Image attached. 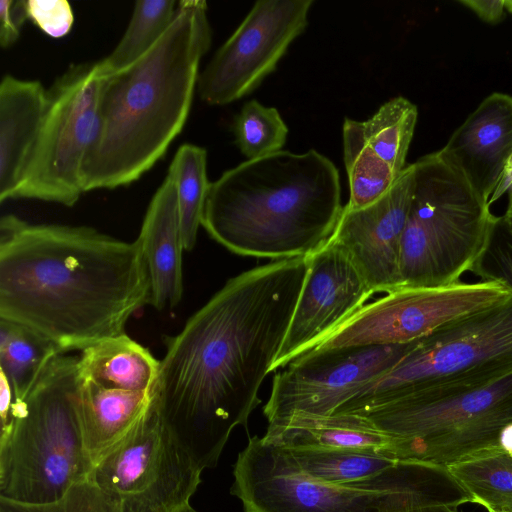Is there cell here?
Here are the masks:
<instances>
[{
  "label": "cell",
  "mask_w": 512,
  "mask_h": 512,
  "mask_svg": "<svg viewBox=\"0 0 512 512\" xmlns=\"http://www.w3.org/2000/svg\"><path fill=\"white\" fill-rule=\"evenodd\" d=\"M308 257L274 260L229 279L176 336L155 386L160 416L195 465L215 467L233 429L261 403L287 333Z\"/></svg>",
  "instance_id": "6da1fadb"
},
{
  "label": "cell",
  "mask_w": 512,
  "mask_h": 512,
  "mask_svg": "<svg viewBox=\"0 0 512 512\" xmlns=\"http://www.w3.org/2000/svg\"><path fill=\"white\" fill-rule=\"evenodd\" d=\"M140 242L87 226L0 220V319L27 326L62 353L125 334L150 304Z\"/></svg>",
  "instance_id": "7a4b0ae2"
},
{
  "label": "cell",
  "mask_w": 512,
  "mask_h": 512,
  "mask_svg": "<svg viewBox=\"0 0 512 512\" xmlns=\"http://www.w3.org/2000/svg\"><path fill=\"white\" fill-rule=\"evenodd\" d=\"M204 0H181L170 26L140 59L102 78L100 131L83 168L84 192L137 181L159 161L190 113L212 30Z\"/></svg>",
  "instance_id": "3957f363"
},
{
  "label": "cell",
  "mask_w": 512,
  "mask_h": 512,
  "mask_svg": "<svg viewBox=\"0 0 512 512\" xmlns=\"http://www.w3.org/2000/svg\"><path fill=\"white\" fill-rule=\"evenodd\" d=\"M339 174L316 150L246 160L210 183L201 226L242 256L309 257L331 238L343 211Z\"/></svg>",
  "instance_id": "277c9868"
},
{
  "label": "cell",
  "mask_w": 512,
  "mask_h": 512,
  "mask_svg": "<svg viewBox=\"0 0 512 512\" xmlns=\"http://www.w3.org/2000/svg\"><path fill=\"white\" fill-rule=\"evenodd\" d=\"M78 358L58 354L27 395L13 400L0 435V498L48 503L88 479L93 463L76 411Z\"/></svg>",
  "instance_id": "5b68a950"
},
{
  "label": "cell",
  "mask_w": 512,
  "mask_h": 512,
  "mask_svg": "<svg viewBox=\"0 0 512 512\" xmlns=\"http://www.w3.org/2000/svg\"><path fill=\"white\" fill-rule=\"evenodd\" d=\"M412 165L413 193L400 250L401 288L455 284L472 268L499 217L441 149Z\"/></svg>",
  "instance_id": "8992f818"
},
{
  "label": "cell",
  "mask_w": 512,
  "mask_h": 512,
  "mask_svg": "<svg viewBox=\"0 0 512 512\" xmlns=\"http://www.w3.org/2000/svg\"><path fill=\"white\" fill-rule=\"evenodd\" d=\"M512 372V292L423 338L384 376L333 414L355 413L416 393H444Z\"/></svg>",
  "instance_id": "52a82bcc"
},
{
  "label": "cell",
  "mask_w": 512,
  "mask_h": 512,
  "mask_svg": "<svg viewBox=\"0 0 512 512\" xmlns=\"http://www.w3.org/2000/svg\"><path fill=\"white\" fill-rule=\"evenodd\" d=\"M394 438L393 457L449 467L499 447L512 424V372L444 393L416 392L355 412Z\"/></svg>",
  "instance_id": "ba28073f"
},
{
  "label": "cell",
  "mask_w": 512,
  "mask_h": 512,
  "mask_svg": "<svg viewBox=\"0 0 512 512\" xmlns=\"http://www.w3.org/2000/svg\"><path fill=\"white\" fill-rule=\"evenodd\" d=\"M101 80L97 62L70 65L48 88L43 125L12 199L74 206L83 189V168L100 131Z\"/></svg>",
  "instance_id": "9c48e42d"
},
{
  "label": "cell",
  "mask_w": 512,
  "mask_h": 512,
  "mask_svg": "<svg viewBox=\"0 0 512 512\" xmlns=\"http://www.w3.org/2000/svg\"><path fill=\"white\" fill-rule=\"evenodd\" d=\"M201 470L165 426L155 390L135 426L92 469V479L121 512H173L189 503Z\"/></svg>",
  "instance_id": "30bf717a"
},
{
  "label": "cell",
  "mask_w": 512,
  "mask_h": 512,
  "mask_svg": "<svg viewBox=\"0 0 512 512\" xmlns=\"http://www.w3.org/2000/svg\"><path fill=\"white\" fill-rule=\"evenodd\" d=\"M416 341L310 350L274 375L263 407L268 423L327 416L389 372Z\"/></svg>",
  "instance_id": "8fae6325"
},
{
  "label": "cell",
  "mask_w": 512,
  "mask_h": 512,
  "mask_svg": "<svg viewBox=\"0 0 512 512\" xmlns=\"http://www.w3.org/2000/svg\"><path fill=\"white\" fill-rule=\"evenodd\" d=\"M510 293L504 286L487 281H459L436 288H400L367 303L310 350L410 343Z\"/></svg>",
  "instance_id": "7c38bea8"
},
{
  "label": "cell",
  "mask_w": 512,
  "mask_h": 512,
  "mask_svg": "<svg viewBox=\"0 0 512 512\" xmlns=\"http://www.w3.org/2000/svg\"><path fill=\"white\" fill-rule=\"evenodd\" d=\"M313 0H259L200 73L197 89L210 105L251 93L305 30Z\"/></svg>",
  "instance_id": "4fadbf2b"
},
{
  "label": "cell",
  "mask_w": 512,
  "mask_h": 512,
  "mask_svg": "<svg viewBox=\"0 0 512 512\" xmlns=\"http://www.w3.org/2000/svg\"><path fill=\"white\" fill-rule=\"evenodd\" d=\"M231 494L244 512H381L384 492L320 482L286 450L254 436L233 468Z\"/></svg>",
  "instance_id": "5bb4252c"
},
{
  "label": "cell",
  "mask_w": 512,
  "mask_h": 512,
  "mask_svg": "<svg viewBox=\"0 0 512 512\" xmlns=\"http://www.w3.org/2000/svg\"><path fill=\"white\" fill-rule=\"evenodd\" d=\"M308 258L307 275L271 372L315 347L374 295L348 256L330 242Z\"/></svg>",
  "instance_id": "9a60e30c"
},
{
  "label": "cell",
  "mask_w": 512,
  "mask_h": 512,
  "mask_svg": "<svg viewBox=\"0 0 512 512\" xmlns=\"http://www.w3.org/2000/svg\"><path fill=\"white\" fill-rule=\"evenodd\" d=\"M413 185L410 164L374 203L355 210L344 207L328 241L348 256L374 294L401 288V241Z\"/></svg>",
  "instance_id": "2e32d148"
},
{
  "label": "cell",
  "mask_w": 512,
  "mask_h": 512,
  "mask_svg": "<svg viewBox=\"0 0 512 512\" xmlns=\"http://www.w3.org/2000/svg\"><path fill=\"white\" fill-rule=\"evenodd\" d=\"M486 202L512 158V96H487L441 149Z\"/></svg>",
  "instance_id": "e0dca14e"
},
{
  "label": "cell",
  "mask_w": 512,
  "mask_h": 512,
  "mask_svg": "<svg viewBox=\"0 0 512 512\" xmlns=\"http://www.w3.org/2000/svg\"><path fill=\"white\" fill-rule=\"evenodd\" d=\"M48 106L38 80L6 74L0 83V202L12 199L37 143Z\"/></svg>",
  "instance_id": "ac0fdd59"
},
{
  "label": "cell",
  "mask_w": 512,
  "mask_h": 512,
  "mask_svg": "<svg viewBox=\"0 0 512 512\" xmlns=\"http://www.w3.org/2000/svg\"><path fill=\"white\" fill-rule=\"evenodd\" d=\"M137 239L150 276V305L159 311L174 308L183 295L184 246L176 187L170 174L154 193Z\"/></svg>",
  "instance_id": "d6986e66"
},
{
  "label": "cell",
  "mask_w": 512,
  "mask_h": 512,
  "mask_svg": "<svg viewBox=\"0 0 512 512\" xmlns=\"http://www.w3.org/2000/svg\"><path fill=\"white\" fill-rule=\"evenodd\" d=\"M154 390L155 387L146 392L107 388L79 377L76 411L84 448L93 466L135 426L147 410Z\"/></svg>",
  "instance_id": "ffe728a7"
},
{
  "label": "cell",
  "mask_w": 512,
  "mask_h": 512,
  "mask_svg": "<svg viewBox=\"0 0 512 512\" xmlns=\"http://www.w3.org/2000/svg\"><path fill=\"white\" fill-rule=\"evenodd\" d=\"M268 424L263 437L283 448L348 449L394 458V438L361 414L293 415Z\"/></svg>",
  "instance_id": "44dd1931"
},
{
  "label": "cell",
  "mask_w": 512,
  "mask_h": 512,
  "mask_svg": "<svg viewBox=\"0 0 512 512\" xmlns=\"http://www.w3.org/2000/svg\"><path fill=\"white\" fill-rule=\"evenodd\" d=\"M79 377L107 388L151 391L160 361L126 334L103 339L85 348L78 358Z\"/></svg>",
  "instance_id": "7402d4cb"
},
{
  "label": "cell",
  "mask_w": 512,
  "mask_h": 512,
  "mask_svg": "<svg viewBox=\"0 0 512 512\" xmlns=\"http://www.w3.org/2000/svg\"><path fill=\"white\" fill-rule=\"evenodd\" d=\"M417 117L416 105L404 97H394L367 120L345 119L343 135L358 142L372 156L400 174L406 167Z\"/></svg>",
  "instance_id": "603a6c76"
},
{
  "label": "cell",
  "mask_w": 512,
  "mask_h": 512,
  "mask_svg": "<svg viewBox=\"0 0 512 512\" xmlns=\"http://www.w3.org/2000/svg\"><path fill=\"white\" fill-rule=\"evenodd\" d=\"M61 350L41 333L18 323L0 319V372L22 400L48 362Z\"/></svg>",
  "instance_id": "cb8c5ba5"
},
{
  "label": "cell",
  "mask_w": 512,
  "mask_h": 512,
  "mask_svg": "<svg viewBox=\"0 0 512 512\" xmlns=\"http://www.w3.org/2000/svg\"><path fill=\"white\" fill-rule=\"evenodd\" d=\"M473 503L488 512H512V454L485 450L448 467Z\"/></svg>",
  "instance_id": "d4e9b609"
},
{
  "label": "cell",
  "mask_w": 512,
  "mask_h": 512,
  "mask_svg": "<svg viewBox=\"0 0 512 512\" xmlns=\"http://www.w3.org/2000/svg\"><path fill=\"white\" fill-rule=\"evenodd\" d=\"M178 2L139 0L135 2L129 24L113 51L97 61L100 78L113 75L140 59L164 34L173 21Z\"/></svg>",
  "instance_id": "484cf974"
},
{
  "label": "cell",
  "mask_w": 512,
  "mask_h": 512,
  "mask_svg": "<svg viewBox=\"0 0 512 512\" xmlns=\"http://www.w3.org/2000/svg\"><path fill=\"white\" fill-rule=\"evenodd\" d=\"M310 477L330 485L347 486L382 473L397 459L348 449L284 448Z\"/></svg>",
  "instance_id": "4316f807"
},
{
  "label": "cell",
  "mask_w": 512,
  "mask_h": 512,
  "mask_svg": "<svg viewBox=\"0 0 512 512\" xmlns=\"http://www.w3.org/2000/svg\"><path fill=\"white\" fill-rule=\"evenodd\" d=\"M168 174L176 187L184 250L191 251L196 243L210 187L207 151L194 144L181 145L171 161Z\"/></svg>",
  "instance_id": "83f0119b"
},
{
  "label": "cell",
  "mask_w": 512,
  "mask_h": 512,
  "mask_svg": "<svg viewBox=\"0 0 512 512\" xmlns=\"http://www.w3.org/2000/svg\"><path fill=\"white\" fill-rule=\"evenodd\" d=\"M236 145L248 159H258L281 151L288 127L278 110L257 100L246 102L233 124Z\"/></svg>",
  "instance_id": "f1b7e54d"
},
{
  "label": "cell",
  "mask_w": 512,
  "mask_h": 512,
  "mask_svg": "<svg viewBox=\"0 0 512 512\" xmlns=\"http://www.w3.org/2000/svg\"><path fill=\"white\" fill-rule=\"evenodd\" d=\"M0 512H121V507L88 478L75 483L62 497L48 503H24L0 498Z\"/></svg>",
  "instance_id": "f546056e"
},
{
  "label": "cell",
  "mask_w": 512,
  "mask_h": 512,
  "mask_svg": "<svg viewBox=\"0 0 512 512\" xmlns=\"http://www.w3.org/2000/svg\"><path fill=\"white\" fill-rule=\"evenodd\" d=\"M470 272L480 281L495 282L512 292V233L506 229L501 217Z\"/></svg>",
  "instance_id": "4dcf8cb0"
},
{
  "label": "cell",
  "mask_w": 512,
  "mask_h": 512,
  "mask_svg": "<svg viewBox=\"0 0 512 512\" xmlns=\"http://www.w3.org/2000/svg\"><path fill=\"white\" fill-rule=\"evenodd\" d=\"M26 19L52 38L67 35L74 24V13L66 0L23 1Z\"/></svg>",
  "instance_id": "1f68e13d"
},
{
  "label": "cell",
  "mask_w": 512,
  "mask_h": 512,
  "mask_svg": "<svg viewBox=\"0 0 512 512\" xmlns=\"http://www.w3.org/2000/svg\"><path fill=\"white\" fill-rule=\"evenodd\" d=\"M27 20L23 1H0V46L3 49L11 47L20 36V29Z\"/></svg>",
  "instance_id": "d6a6232c"
},
{
  "label": "cell",
  "mask_w": 512,
  "mask_h": 512,
  "mask_svg": "<svg viewBox=\"0 0 512 512\" xmlns=\"http://www.w3.org/2000/svg\"><path fill=\"white\" fill-rule=\"evenodd\" d=\"M458 3L489 24H497L505 17V0H459Z\"/></svg>",
  "instance_id": "836d02e7"
},
{
  "label": "cell",
  "mask_w": 512,
  "mask_h": 512,
  "mask_svg": "<svg viewBox=\"0 0 512 512\" xmlns=\"http://www.w3.org/2000/svg\"><path fill=\"white\" fill-rule=\"evenodd\" d=\"M381 512H458L456 507L444 504L436 505H403L386 496L381 505Z\"/></svg>",
  "instance_id": "e575fe53"
},
{
  "label": "cell",
  "mask_w": 512,
  "mask_h": 512,
  "mask_svg": "<svg viewBox=\"0 0 512 512\" xmlns=\"http://www.w3.org/2000/svg\"><path fill=\"white\" fill-rule=\"evenodd\" d=\"M0 378V416L2 428L10 421V410L14 397L12 388L2 372H0Z\"/></svg>",
  "instance_id": "d590c367"
},
{
  "label": "cell",
  "mask_w": 512,
  "mask_h": 512,
  "mask_svg": "<svg viewBox=\"0 0 512 512\" xmlns=\"http://www.w3.org/2000/svg\"><path fill=\"white\" fill-rule=\"evenodd\" d=\"M512 186V158L510 159L506 170L495 189L494 193L489 199V206H491L494 202H496L500 197H502L505 193L509 191Z\"/></svg>",
  "instance_id": "8d00e7d4"
},
{
  "label": "cell",
  "mask_w": 512,
  "mask_h": 512,
  "mask_svg": "<svg viewBox=\"0 0 512 512\" xmlns=\"http://www.w3.org/2000/svg\"><path fill=\"white\" fill-rule=\"evenodd\" d=\"M499 447L505 452L512 454V424L507 425L501 432Z\"/></svg>",
  "instance_id": "74e56055"
},
{
  "label": "cell",
  "mask_w": 512,
  "mask_h": 512,
  "mask_svg": "<svg viewBox=\"0 0 512 512\" xmlns=\"http://www.w3.org/2000/svg\"><path fill=\"white\" fill-rule=\"evenodd\" d=\"M501 218H502V222H503L504 226L506 227V229L510 233H512V213L505 212V214Z\"/></svg>",
  "instance_id": "f35d334b"
},
{
  "label": "cell",
  "mask_w": 512,
  "mask_h": 512,
  "mask_svg": "<svg viewBox=\"0 0 512 512\" xmlns=\"http://www.w3.org/2000/svg\"><path fill=\"white\" fill-rule=\"evenodd\" d=\"M173 512H197L189 503L182 505Z\"/></svg>",
  "instance_id": "ab89813d"
},
{
  "label": "cell",
  "mask_w": 512,
  "mask_h": 512,
  "mask_svg": "<svg viewBox=\"0 0 512 512\" xmlns=\"http://www.w3.org/2000/svg\"><path fill=\"white\" fill-rule=\"evenodd\" d=\"M508 194H509V201H508V206H507L506 212L512 213V186L509 189Z\"/></svg>",
  "instance_id": "60d3db41"
},
{
  "label": "cell",
  "mask_w": 512,
  "mask_h": 512,
  "mask_svg": "<svg viewBox=\"0 0 512 512\" xmlns=\"http://www.w3.org/2000/svg\"><path fill=\"white\" fill-rule=\"evenodd\" d=\"M506 10L512 14V0H505Z\"/></svg>",
  "instance_id": "b9f144b4"
}]
</instances>
